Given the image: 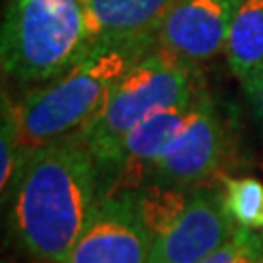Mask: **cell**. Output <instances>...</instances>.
<instances>
[{
    "label": "cell",
    "mask_w": 263,
    "mask_h": 263,
    "mask_svg": "<svg viewBox=\"0 0 263 263\" xmlns=\"http://www.w3.org/2000/svg\"><path fill=\"white\" fill-rule=\"evenodd\" d=\"M10 193L20 246L39 261H68L100 199V174L82 131L37 148Z\"/></svg>",
    "instance_id": "1"
},
{
    "label": "cell",
    "mask_w": 263,
    "mask_h": 263,
    "mask_svg": "<svg viewBox=\"0 0 263 263\" xmlns=\"http://www.w3.org/2000/svg\"><path fill=\"white\" fill-rule=\"evenodd\" d=\"M156 47V33L96 41L68 72L29 90L18 104L20 168L47 142L82 129L119 78Z\"/></svg>",
    "instance_id": "2"
},
{
    "label": "cell",
    "mask_w": 263,
    "mask_h": 263,
    "mask_svg": "<svg viewBox=\"0 0 263 263\" xmlns=\"http://www.w3.org/2000/svg\"><path fill=\"white\" fill-rule=\"evenodd\" d=\"M195 65L156 47L113 86L102 109L80 129L100 174V197L111 191L129 133L152 113L193 104Z\"/></svg>",
    "instance_id": "3"
},
{
    "label": "cell",
    "mask_w": 263,
    "mask_h": 263,
    "mask_svg": "<svg viewBox=\"0 0 263 263\" xmlns=\"http://www.w3.org/2000/svg\"><path fill=\"white\" fill-rule=\"evenodd\" d=\"M92 45L78 0H8L0 35L4 76L45 84L68 72Z\"/></svg>",
    "instance_id": "4"
},
{
    "label": "cell",
    "mask_w": 263,
    "mask_h": 263,
    "mask_svg": "<svg viewBox=\"0 0 263 263\" xmlns=\"http://www.w3.org/2000/svg\"><path fill=\"white\" fill-rule=\"evenodd\" d=\"M151 248L137 193L115 191L98 199L66 263H148Z\"/></svg>",
    "instance_id": "5"
},
{
    "label": "cell",
    "mask_w": 263,
    "mask_h": 263,
    "mask_svg": "<svg viewBox=\"0 0 263 263\" xmlns=\"http://www.w3.org/2000/svg\"><path fill=\"white\" fill-rule=\"evenodd\" d=\"M228 127L207 92H199L189 127L152 168L148 181L193 189L211 179L228 156ZM146 181V183H148Z\"/></svg>",
    "instance_id": "6"
},
{
    "label": "cell",
    "mask_w": 263,
    "mask_h": 263,
    "mask_svg": "<svg viewBox=\"0 0 263 263\" xmlns=\"http://www.w3.org/2000/svg\"><path fill=\"white\" fill-rule=\"evenodd\" d=\"M222 191L216 185L191 189L185 211L168 232L152 242L148 263H199L234 236Z\"/></svg>",
    "instance_id": "7"
},
{
    "label": "cell",
    "mask_w": 263,
    "mask_h": 263,
    "mask_svg": "<svg viewBox=\"0 0 263 263\" xmlns=\"http://www.w3.org/2000/svg\"><path fill=\"white\" fill-rule=\"evenodd\" d=\"M238 0H176L156 28L158 47L189 65L224 51Z\"/></svg>",
    "instance_id": "8"
},
{
    "label": "cell",
    "mask_w": 263,
    "mask_h": 263,
    "mask_svg": "<svg viewBox=\"0 0 263 263\" xmlns=\"http://www.w3.org/2000/svg\"><path fill=\"white\" fill-rule=\"evenodd\" d=\"M197 111V98L185 107L162 109L139 123L125 139L119 170L109 193L137 191L151 178L152 168L178 137L189 127ZM107 193V195H109Z\"/></svg>",
    "instance_id": "9"
},
{
    "label": "cell",
    "mask_w": 263,
    "mask_h": 263,
    "mask_svg": "<svg viewBox=\"0 0 263 263\" xmlns=\"http://www.w3.org/2000/svg\"><path fill=\"white\" fill-rule=\"evenodd\" d=\"M92 43L104 39L156 33L176 0H78Z\"/></svg>",
    "instance_id": "10"
},
{
    "label": "cell",
    "mask_w": 263,
    "mask_h": 263,
    "mask_svg": "<svg viewBox=\"0 0 263 263\" xmlns=\"http://www.w3.org/2000/svg\"><path fill=\"white\" fill-rule=\"evenodd\" d=\"M224 55L230 72L240 82L263 65V0H238Z\"/></svg>",
    "instance_id": "11"
},
{
    "label": "cell",
    "mask_w": 263,
    "mask_h": 263,
    "mask_svg": "<svg viewBox=\"0 0 263 263\" xmlns=\"http://www.w3.org/2000/svg\"><path fill=\"white\" fill-rule=\"evenodd\" d=\"M135 193H137L142 222L154 242L164 232H168L174 222L181 216V213L185 211L191 189L148 181Z\"/></svg>",
    "instance_id": "12"
},
{
    "label": "cell",
    "mask_w": 263,
    "mask_h": 263,
    "mask_svg": "<svg viewBox=\"0 0 263 263\" xmlns=\"http://www.w3.org/2000/svg\"><path fill=\"white\" fill-rule=\"evenodd\" d=\"M222 201L228 216L238 226H259L263 213V183L255 178H226L220 176Z\"/></svg>",
    "instance_id": "13"
},
{
    "label": "cell",
    "mask_w": 263,
    "mask_h": 263,
    "mask_svg": "<svg viewBox=\"0 0 263 263\" xmlns=\"http://www.w3.org/2000/svg\"><path fill=\"white\" fill-rule=\"evenodd\" d=\"M20 172V115L6 92H2L0 117V191L6 201Z\"/></svg>",
    "instance_id": "14"
},
{
    "label": "cell",
    "mask_w": 263,
    "mask_h": 263,
    "mask_svg": "<svg viewBox=\"0 0 263 263\" xmlns=\"http://www.w3.org/2000/svg\"><path fill=\"white\" fill-rule=\"evenodd\" d=\"M199 263H263V238L238 226L234 236Z\"/></svg>",
    "instance_id": "15"
},
{
    "label": "cell",
    "mask_w": 263,
    "mask_h": 263,
    "mask_svg": "<svg viewBox=\"0 0 263 263\" xmlns=\"http://www.w3.org/2000/svg\"><path fill=\"white\" fill-rule=\"evenodd\" d=\"M242 88L257 119L263 123V65H259L246 76L242 80Z\"/></svg>",
    "instance_id": "16"
},
{
    "label": "cell",
    "mask_w": 263,
    "mask_h": 263,
    "mask_svg": "<svg viewBox=\"0 0 263 263\" xmlns=\"http://www.w3.org/2000/svg\"><path fill=\"white\" fill-rule=\"evenodd\" d=\"M259 228L263 230V213H261V218H259Z\"/></svg>",
    "instance_id": "17"
}]
</instances>
